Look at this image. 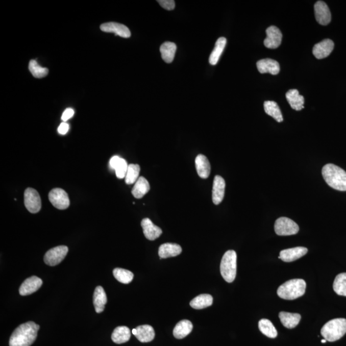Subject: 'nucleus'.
Instances as JSON below:
<instances>
[{
  "instance_id": "nucleus-12",
  "label": "nucleus",
  "mask_w": 346,
  "mask_h": 346,
  "mask_svg": "<svg viewBox=\"0 0 346 346\" xmlns=\"http://www.w3.org/2000/svg\"><path fill=\"white\" fill-rule=\"evenodd\" d=\"M103 32H108V33H114L117 36H119L123 38H129L131 36L129 28L122 24L118 22H109L104 23L100 26Z\"/></svg>"
},
{
  "instance_id": "nucleus-20",
  "label": "nucleus",
  "mask_w": 346,
  "mask_h": 346,
  "mask_svg": "<svg viewBox=\"0 0 346 346\" xmlns=\"http://www.w3.org/2000/svg\"><path fill=\"white\" fill-rule=\"evenodd\" d=\"M109 164L110 167L115 170V175L118 179H125L129 167L126 160L118 156H114L110 160Z\"/></svg>"
},
{
  "instance_id": "nucleus-13",
  "label": "nucleus",
  "mask_w": 346,
  "mask_h": 346,
  "mask_svg": "<svg viewBox=\"0 0 346 346\" xmlns=\"http://www.w3.org/2000/svg\"><path fill=\"white\" fill-rule=\"evenodd\" d=\"M42 285V281L36 276L27 278L22 283L19 288L20 295H28L33 294L41 288Z\"/></svg>"
},
{
  "instance_id": "nucleus-9",
  "label": "nucleus",
  "mask_w": 346,
  "mask_h": 346,
  "mask_svg": "<svg viewBox=\"0 0 346 346\" xmlns=\"http://www.w3.org/2000/svg\"><path fill=\"white\" fill-rule=\"evenodd\" d=\"M50 202L55 208L59 210H66L69 207L70 200L67 192L64 190L56 188L50 192Z\"/></svg>"
},
{
  "instance_id": "nucleus-21",
  "label": "nucleus",
  "mask_w": 346,
  "mask_h": 346,
  "mask_svg": "<svg viewBox=\"0 0 346 346\" xmlns=\"http://www.w3.org/2000/svg\"><path fill=\"white\" fill-rule=\"evenodd\" d=\"M195 169L202 179H206L210 174V164L207 158L204 155H197L195 160Z\"/></svg>"
},
{
  "instance_id": "nucleus-16",
  "label": "nucleus",
  "mask_w": 346,
  "mask_h": 346,
  "mask_svg": "<svg viewBox=\"0 0 346 346\" xmlns=\"http://www.w3.org/2000/svg\"><path fill=\"white\" fill-rule=\"evenodd\" d=\"M225 187L224 179L219 175L215 176L212 189V202L215 205L220 204L224 199Z\"/></svg>"
},
{
  "instance_id": "nucleus-18",
  "label": "nucleus",
  "mask_w": 346,
  "mask_h": 346,
  "mask_svg": "<svg viewBox=\"0 0 346 346\" xmlns=\"http://www.w3.org/2000/svg\"><path fill=\"white\" fill-rule=\"evenodd\" d=\"M132 333L142 343L151 342L155 336L154 328L150 325L139 326L132 330Z\"/></svg>"
},
{
  "instance_id": "nucleus-6",
  "label": "nucleus",
  "mask_w": 346,
  "mask_h": 346,
  "mask_svg": "<svg viewBox=\"0 0 346 346\" xmlns=\"http://www.w3.org/2000/svg\"><path fill=\"white\" fill-rule=\"evenodd\" d=\"M299 226L289 218L282 217L276 220L275 231L276 234L280 236L295 235L299 232Z\"/></svg>"
},
{
  "instance_id": "nucleus-31",
  "label": "nucleus",
  "mask_w": 346,
  "mask_h": 346,
  "mask_svg": "<svg viewBox=\"0 0 346 346\" xmlns=\"http://www.w3.org/2000/svg\"><path fill=\"white\" fill-rule=\"evenodd\" d=\"M213 303V298L210 294H201L197 295L190 303V307L194 309L201 310L209 307Z\"/></svg>"
},
{
  "instance_id": "nucleus-33",
  "label": "nucleus",
  "mask_w": 346,
  "mask_h": 346,
  "mask_svg": "<svg viewBox=\"0 0 346 346\" xmlns=\"http://www.w3.org/2000/svg\"><path fill=\"white\" fill-rule=\"evenodd\" d=\"M258 328L260 332L267 337L275 338L277 337V330L269 320L266 319L260 320L258 323Z\"/></svg>"
},
{
  "instance_id": "nucleus-2",
  "label": "nucleus",
  "mask_w": 346,
  "mask_h": 346,
  "mask_svg": "<svg viewBox=\"0 0 346 346\" xmlns=\"http://www.w3.org/2000/svg\"><path fill=\"white\" fill-rule=\"evenodd\" d=\"M322 175L330 187L339 191H346V172L342 168L328 164L323 167Z\"/></svg>"
},
{
  "instance_id": "nucleus-25",
  "label": "nucleus",
  "mask_w": 346,
  "mask_h": 346,
  "mask_svg": "<svg viewBox=\"0 0 346 346\" xmlns=\"http://www.w3.org/2000/svg\"><path fill=\"white\" fill-rule=\"evenodd\" d=\"M279 318L282 325L285 328L292 329L299 324L302 317L299 313L281 312L279 313Z\"/></svg>"
},
{
  "instance_id": "nucleus-37",
  "label": "nucleus",
  "mask_w": 346,
  "mask_h": 346,
  "mask_svg": "<svg viewBox=\"0 0 346 346\" xmlns=\"http://www.w3.org/2000/svg\"><path fill=\"white\" fill-rule=\"evenodd\" d=\"M29 70L32 75L37 79H41L46 77L48 73V69L42 67L35 60H32L29 64Z\"/></svg>"
},
{
  "instance_id": "nucleus-8",
  "label": "nucleus",
  "mask_w": 346,
  "mask_h": 346,
  "mask_svg": "<svg viewBox=\"0 0 346 346\" xmlns=\"http://www.w3.org/2000/svg\"><path fill=\"white\" fill-rule=\"evenodd\" d=\"M68 251V248L66 245H59L47 251L44 257L45 264L50 266L59 264L66 257Z\"/></svg>"
},
{
  "instance_id": "nucleus-22",
  "label": "nucleus",
  "mask_w": 346,
  "mask_h": 346,
  "mask_svg": "<svg viewBox=\"0 0 346 346\" xmlns=\"http://www.w3.org/2000/svg\"><path fill=\"white\" fill-rule=\"evenodd\" d=\"M182 249L180 245L174 243H165L160 245L159 249V255L160 259L175 257L181 254Z\"/></svg>"
},
{
  "instance_id": "nucleus-5",
  "label": "nucleus",
  "mask_w": 346,
  "mask_h": 346,
  "mask_svg": "<svg viewBox=\"0 0 346 346\" xmlns=\"http://www.w3.org/2000/svg\"><path fill=\"white\" fill-rule=\"evenodd\" d=\"M220 274L226 282H234L237 274V253L234 250L227 251L222 258L220 265Z\"/></svg>"
},
{
  "instance_id": "nucleus-7",
  "label": "nucleus",
  "mask_w": 346,
  "mask_h": 346,
  "mask_svg": "<svg viewBox=\"0 0 346 346\" xmlns=\"http://www.w3.org/2000/svg\"><path fill=\"white\" fill-rule=\"evenodd\" d=\"M24 205L32 214H36L41 209V200L38 192L33 188H27L24 194Z\"/></svg>"
},
{
  "instance_id": "nucleus-15",
  "label": "nucleus",
  "mask_w": 346,
  "mask_h": 346,
  "mask_svg": "<svg viewBox=\"0 0 346 346\" xmlns=\"http://www.w3.org/2000/svg\"><path fill=\"white\" fill-rule=\"evenodd\" d=\"M334 48V42L330 39H325L316 44L313 47V54L317 59H323L329 56Z\"/></svg>"
},
{
  "instance_id": "nucleus-38",
  "label": "nucleus",
  "mask_w": 346,
  "mask_h": 346,
  "mask_svg": "<svg viewBox=\"0 0 346 346\" xmlns=\"http://www.w3.org/2000/svg\"><path fill=\"white\" fill-rule=\"evenodd\" d=\"M158 3L160 5V6L167 11H172L175 9V2L174 0H159Z\"/></svg>"
},
{
  "instance_id": "nucleus-14",
  "label": "nucleus",
  "mask_w": 346,
  "mask_h": 346,
  "mask_svg": "<svg viewBox=\"0 0 346 346\" xmlns=\"http://www.w3.org/2000/svg\"><path fill=\"white\" fill-rule=\"evenodd\" d=\"M308 253V249L305 247H296L281 251L280 259L285 262H294L300 259Z\"/></svg>"
},
{
  "instance_id": "nucleus-28",
  "label": "nucleus",
  "mask_w": 346,
  "mask_h": 346,
  "mask_svg": "<svg viewBox=\"0 0 346 346\" xmlns=\"http://www.w3.org/2000/svg\"><path fill=\"white\" fill-rule=\"evenodd\" d=\"M177 48V45L174 42H165L161 45L160 51L164 62L168 64L171 63L174 60Z\"/></svg>"
},
{
  "instance_id": "nucleus-17",
  "label": "nucleus",
  "mask_w": 346,
  "mask_h": 346,
  "mask_svg": "<svg viewBox=\"0 0 346 346\" xmlns=\"http://www.w3.org/2000/svg\"><path fill=\"white\" fill-rule=\"evenodd\" d=\"M141 227L145 237L150 240H155L162 234L161 228L155 225L149 218H145L141 221Z\"/></svg>"
},
{
  "instance_id": "nucleus-27",
  "label": "nucleus",
  "mask_w": 346,
  "mask_h": 346,
  "mask_svg": "<svg viewBox=\"0 0 346 346\" xmlns=\"http://www.w3.org/2000/svg\"><path fill=\"white\" fill-rule=\"evenodd\" d=\"M150 190L149 181L144 177H139L133 187L132 193L137 199H140L146 195Z\"/></svg>"
},
{
  "instance_id": "nucleus-34",
  "label": "nucleus",
  "mask_w": 346,
  "mask_h": 346,
  "mask_svg": "<svg viewBox=\"0 0 346 346\" xmlns=\"http://www.w3.org/2000/svg\"><path fill=\"white\" fill-rule=\"evenodd\" d=\"M333 290L338 295L346 296V273H340L336 277Z\"/></svg>"
},
{
  "instance_id": "nucleus-30",
  "label": "nucleus",
  "mask_w": 346,
  "mask_h": 346,
  "mask_svg": "<svg viewBox=\"0 0 346 346\" xmlns=\"http://www.w3.org/2000/svg\"><path fill=\"white\" fill-rule=\"evenodd\" d=\"M227 44V39L225 37H220L215 42L214 50L209 57V62L211 65H216L220 59V55L224 51L225 47Z\"/></svg>"
},
{
  "instance_id": "nucleus-19",
  "label": "nucleus",
  "mask_w": 346,
  "mask_h": 346,
  "mask_svg": "<svg viewBox=\"0 0 346 346\" xmlns=\"http://www.w3.org/2000/svg\"><path fill=\"white\" fill-rule=\"evenodd\" d=\"M257 66L260 73H270L276 75L280 71V64L277 61L270 59L260 60L258 61Z\"/></svg>"
},
{
  "instance_id": "nucleus-29",
  "label": "nucleus",
  "mask_w": 346,
  "mask_h": 346,
  "mask_svg": "<svg viewBox=\"0 0 346 346\" xmlns=\"http://www.w3.org/2000/svg\"><path fill=\"white\" fill-rule=\"evenodd\" d=\"M131 337V332L127 327H118L115 328L112 334L113 342L121 344L128 342Z\"/></svg>"
},
{
  "instance_id": "nucleus-23",
  "label": "nucleus",
  "mask_w": 346,
  "mask_h": 346,
  "mask_svg": "<svg viewBox=\"0 0 346 346\" xmlns=\"http://www.w3.org/2000/svg\"><path fill=\"white\" fill-rule=\"evenodd\" d=\"M285 96L292 109L297 111L304 109V97L300 94L298 90L290 89L286 93Z\"/></svg>"
},
{
  "instance_id": "nucleus-26",
  "label": "nucleus",
  "mask_w": 346,
  "mask_h": 346,
  "mask_svg": "<svg viewBox=\"0 0 346 346\" xmlns=\"http://www.w3.org/2000/svg\"><path fill=\"white\" fill-rule=\"evenodd\" d=\"M193 329L192 323L189 320H182L177 323L173 330V335L178 339H182L191 333Z\"/></svg>"
},
{
  "instance_id": "nucleus-10",
  "label": "nucleus",
  "mask_w": 346,
  "mask_h": 346,
  "mask_svg": "<svg viewBox=\"0 0 346 346\" xmlns=\"http://www.w3.org/2000/svg\"><path fill=\"white\" fill-rule=\"evenodd\" d=\"M266 38L264 40L265 46L269 49H276L280 46L282 41V34L277 27L270 26L266 30Z\"/></svg>"
},
{
  "instance_id": "nucleus-35",
  "label": "nucleus",
  "mask_w": 346,
  "mask_h": 346,
  "mask_svg": "<svg viewBox=\"0 0 346 346\" xmlns=\"http://www.w3.org/2000/svg\"><path fill=\"white\" fill-rule=\"evenodd\" d=\"M113 275L115 279L124 284H129L134 279V274L131 271L121 268H115L113 270Z\"/></svg>"
},
{
  "instance_id": "nucleus-1",
  "label": "nucleus",
  "mask_w": 346,
  "mask_h": 346,
  "mask_svg": "<svg viewBox=\"0 0 346 346\" xmlns=\"http://www.w3.org/2000/svg\"><path fill=\"white\" fill-rule=\"evenodd\" d=\"M39 328L32 322L19 325L10 338L9 346H31L36 340Z\"/></svg>"
},
{
  "instance_id": "nucleus-3",
  "label": "nucleus",
  "mask_w": 346,
  "mask_h": 346,
  "mask_svg": "<svg viewBox=\"0 0 346 346\" xmlns=\"http://www.w3.org/2000/svg\"><path fill=\"white\" fill-rule=\"evenodd\" d=\"M307 284L302 279L287 281L278 288L277 294L282 299L294 300L305 294Z\"/></svg>"
},
{
  "instance_id": "nucleus-4",
  "label": "nucleus",
  "mask_w": 346,
  "mask_h": 346,
  "mask_svg": "<svg viewBox=\"0 0 346 346\" xmlns=\"http://www.w3.org/2000/svg\"><path fill=\"white\" fill-rule=\"evenodd\" d=\"M320 333L328 342L340 339L346 333V319L338 318L330 320L323 326Z\"/></svg>"
},
{
  "instance_id": "nucleus-24",
  "label": "nucleus",
  "mask_w": 346,
  "mask_h": 346,
  "mask_svg": "<svg viewBox=\"0 0 346 346\" xmlns=\"http://www.w3.org/2000/svg\"><path fill=\"white\" fill-rule=\"evenodd\" d=\"M107 295L104 288L101 287V286H97V287L95 288L93 295L94 308L97 313L104 312L105 305L107 304Z\"/></svg>"
},
{
  "instance_id": "nucleus-11",
  "label": "nucleus",
  "mask_w": 346,
  "mask_h": 346,
  "mask_svg": "<svg viewBox=\"0 0 346 346\" xmlns=\"http://www.w3.org/2000/svg\"><path fill=\"white\" fill-rule=\"evenodd\" d=\"M316 21L320 24L327 25L332 20V15L327 4L323 1L316 2L314 6Z\"/></svg>"
},
{
  "instance_id": "nucleus-39",
  "label": "nucleus",
  "mask_w": 346,
  "mask_h": 346,
  "mask_svg": "<svg viewBox=\"0 0 346 346\" xmlns=\"http://www.w3.org/2000/svg\"><path fill=\"white\" fill-rule=\"evenodd\" d=\"M75 114L74 110L71 109V108H68L64 110L63 114L62 115V120L64 122H66L67 120L71 119L72 116H73Z\"/></svg>"
},
{
  "instance_id": "nucleus-32",
  "label": "nucleus",
  "mask_w": 346,
  "mask_h": 346,
  "mask_svg": "<svg viewBox=\"0 0 346 346\" xmlns=\"http://www.w3.org/2000/svg\"><path fill=\"white\" fill-rule=\"evenodd\" d=\"M264 110L267 114L273 117L278 122L283 121L282 112L277 103L273 101L265 102Z\"/></svg>"
},
{
  "instance_id": "nucleus-41",
  "label": "nucleus",
  "mask_w": 346,
  "mask_h": 346,
  "mask_svg": "<svg viewBox=\"0 0 346 346\" xmlns=\"http://www.w3.org/2000/svg\"><path fill=\"white\" fill-rule=\"evenodd\" d=\"M327 340H326V339H323V340H322V343H326V342H327Z\"/></svg>"
},
{
  "instance_id": "nucleus-40",
  "label": "nucleus",
  "mask_w": 346,
  "mask_h": 346,
  "mask_svg": "<svg viewBox=\"0 0 346 346\" xmlns=\"http://www.w3.org/2000/svg\"><path fill=\"white\" fill-rule=\"evenodd\" d=\"M69 129V125L66 123V122H63L58 128V132L61 135H66L68 132Z\"/></svg>"
},
{
  "instance_id": "nucleus-36",
  "label": "nucleus",
  "mask_w": 346,
  "mask_h": 346,
  "mask_svg": "<svg viewBox=\"0 0 346 346\" xmlns=\"http://www.w3.org/2000/svg\"><path fill=\"white\" fill-rule=\"evenodd\" d=\"M140 168L138 164H130L128 167L125 182L128 185L135 184L139 179Z\"/></svg>"
}]
</instances>
